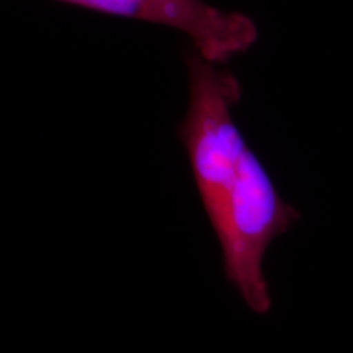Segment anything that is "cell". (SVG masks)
Wrapping results in <instances>:
<instances>
[{
	"instance_id": "6da1fadb",
	"label": "cell",
	"mask_w": 353,
	"mask_h": 353,
	"mask_svg": "<svg viewBox=\"0 0 353 353\" xmlns=\"http://www.w3.org/2000/svg\"><path fill=\"white\" fill-rule=\"evenodd\" d=\"M299 218V211L278 193L257 154L247 149L211 226L223 250L224 275L257 314H267L272 307L263 273L265 254Z\"/></svg>"
},
{
	"instance_id": "7a4b0ae2",
	"label": "cell",
	"mask_w": 353,
	"mask_h": 353,
	"mask_svg": "<svg viewBox=\"0 0 353 353\" xmlns=\"http://www.w3.org/2000/svg\"><path fill=\"white\" fill-rule=\"evenodd\" d=\"M185 64L188 70V108L176 134L187 151L203 208L211 223L250 148L234 120L242 87L232 72L205 59L195 50L185 52Z\"/></svg>"
},
{
	"instance_id": "3957f363",
	"label": "cell",
	"mask_w": 353,
	"mask_h": 353,
	"mask_svg": "<svg viewBox=\"0 0 353 353\" xmlns=\"http://www.w3.org/2000/svg\"><path fill=\"white\" fill-rule=\"evenodd\" d=\"M120 19L169 26L187 34L193 50L216 64L254 46L257 25L239 12L219 10L205 0H56Z\"/></svg>"
}]
</instances>
